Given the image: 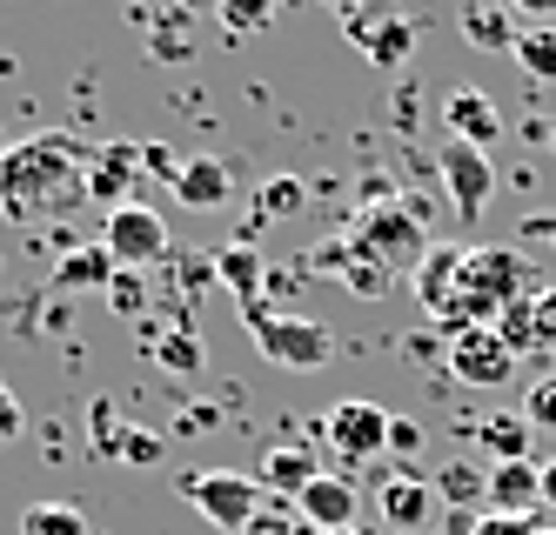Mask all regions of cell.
Returning a JSON list of instances; mask_svg holds the SVG:
<instances>
[{"instance_id":"cell-1","label":"cell","mask_w":556,"mask_h":535,"mask_svg":"<svg viewBox=\"0 0 556 535\" xmlns=\"http://www.w3.org/2000/svg\"><path fill=\"white\" fill-rule=\"evenodd\" d=\"M88 161L94 148L74 135H27L0 154V215L14 228L61 221L88 201Z\"/></svg>"},{"instance_id":"cell-2","label":"cell","mask_w":556,"mask_h":535,"mask_svg":"<svg viewBox=\"0 0 556 535\" xmlns=\"http://www.w3.org/2000/svg\"><path fill=\"white\" fill-rule=\"evenodd\" d=\"M422 221H429V201H369V208H355L342 241L355 255H376L382 268H416L422 262Z\"/></svg>"},{"instance_id":"cell-3","label":"cell","mask_w":556,"mask_h":535,"mask_svg":"<svg viewBox=\"0 0 556 535\" xmlns=\"http://www.w3.org/2000/svg\"><path fill=\"white\" fill-rule=\"evenodd\" d=\"M242 328H249V342L275 361V368H323L336 355V335L323 321H308V315H282V308H268V302H249L242 308Z\"/></svg>"},{"instance_id":"cell-4","label":"cell","mask_w":556,"mask_h":535,"mask_svg":"<svg viewBox=\"0 0 556 535\" xmlns=\"http://www.w3.org/2000/svg\"><path fill=\"white\" fill-rule=\"evenodd\" d=\"M181 502L208 528L242 535L255 522V509L268 502V488H262V475H242V469H194V475H181Z\"/></svg>"},{"instance_id":"cell-5","label":"cell","mask_w":556,"mask_h":535,"mask_svg":"<svg viewBox=\"0 0 556 535\" xmlns=\"http://www.w3.org/2000/svg\"><path fill=\"white\" fill-rule=\"evenodd\" d=\"M389 408L382 402H363V395H349V402H336L323 422H308L315 429V442H329L342 462H369V456H389Z\"/></svg>"},{"instance_id":"cell-6","label":"cell","mask_w":556,"mask_h":535,"mask_svg":"<svg viewBox=\"0 0 556 535\" xmlns=\"http://www.w3.org/2000/svg\"><path fill=\"white\" fill-rule=\"evenodd\" d=\"M101 249L114 255V268H154L168 255V221L141 208V201H128V208H114L108 228H101Z\"/></svg>"},{"instance_id":"cell-7","label":"cell","mask_w":556,"mask_h":535,"mask_svg":"<svg viewBox=\"0 0 556 535\" xmlns=\"http://www.w3.org/2000/svg\"><path fill=\"white\" fill-rule=\"evenodd\" d=\"M342 34H349L376 67H403L409 48H416V21H409V14H395V8H369V0L342 14Z\"/></svg>"},{"instance_id":"cell-8","label":"cell","mask_w":556,"mask_h":535,"mask_svg":"<svg viewBox=\"0 0 556 535\" xmlns=\"http://www.w3.org/2000/svg\"><path fill=\"white\" fill-rule=\"evenodd\" d=\"M435 175H443V194H450V208H456L463 221H476V215L490 208V194H496V161H490L483 148L450 141L443 161H435Z\"/></svg>"},{"instance_id":"cell-9","label":"cell","mask_w":556,"mask_h":535,"mask_svg":"<svg viewBox=\"0 0 556 535\" xmlns=\"http://www.w3.org/2000/svg\"><path fill=\"white\" fill-rule=\"evenodd\" d=\"M450 375L463 388H503L516 375V348L496 335V328H469V335L450 342Z\"/></svg>"},{"instance_id":"cell-10","label":"cell","mask_w":556,"mask_h":535,"mask_svg":"<svg viewBox=\"0 0 556 535\" xmlns=\"http://www.w3.org/2000/svg\"><path fill=\"white\" fill-rule=\"evenodd\" d=\"M463 255L469 249H450V241H429V249H422V262L409 268V288H416L422 315H435V321L450 315V302L463 295Z\"/></svg>"},{"instance_id":"cell-11","label":"cell","mask_w":556,"mask_h":535,"mask_svg":"<svg viewBox=\"0 0 556 535\" xmlns=\"http://www.w3.org/2000/svg\"><path fill=\"white\" fill-rule=\"evenodd\" d=\"M135 181H141V148L135 141L94 148V161H88V201H101V208L114 215V208H128V201H135Z\"/></svg>"},{"instance_id":"cell-12","label":"cell","mask_w":556,"mask_h":535,"mask_svg":"<svg viewBox=\"0 0 556 535\" xmlns=\"http://www.w3.org/2000/svg\"><path fill=\"white\" fill-rule=\"evenodd\" d=\"M295 509H302V522L308 528H355V482L342 475V469H323L302 496H295Z\"/></svg>"},{"instance_id":"cell-13","label":"cell","mask_w":556,"mask_h":535,"mask_svg":"<svg viewBox=\"0 0 556 535\" xmlns=\"http://www.w3.org/2000/svg\"><path fill=\"white\" fill-rule=\"evenodd\" d=\"M429 509H435V488H429L416 469H395V475L382 482V522H389L395 535H422V528H429Z\"/></svg>"},{"instance_id":"cell-14","label":"cell","mask_w":556,"mask_h":535,"mask_svg":"<svg viewBox=\"0 0 556 535\" xmlns=\"http://www.w3.org/2000/svg\"><path fill=\"white\" fill-rule=\"evenodd\" d=\"M228 194H235V161H222V154H194V161H181V181H175V201H181V208L208 215V208H222Z\"/></svg>"},{"instance_id":"cell-15","label":"cell","mask_w":556,"mask_h":535,"mask_svg":"<svg viewBox=\"0 0 556 535\" xmlns=\"http://www.w3.org/2000/svg\"><path fill=\"white\" fill-rule=\"evenodd\" d=\"M443 120H450V135L463 141V148H496V135H503V114H496V101L483 94V88H456L450 101H443Z\"/></svg>"},{"instance_id":"cell-16","label":"cell","mask_w":556,"mask_h":535,"mask_svg":"<svg viewBox=\"0 0 556 535\" xmlns=\"http://www.w3.org/2000/svg\"><path fill=\"white\" fill-rule=\"evenodd\" d=\"M530 509H543V462H503V469H490V515L530 522Z\"/></svg>"},{"instance_id":"cell-17","label":"cell","mask_w":556,"mask_h":535,"mask_svg":"<svg viewBox=\"0 0 556 535\" xmlns=\"http://www.w3.org/2000/svg\"><path fill=\"white\" fill-rule=\"evenodd\" d=\"M463 40L483 54H516V40H523V27H516L509 0H469L463 8Z\"/></svg>"},{"instance_id":"cell-18","label":"cell","mask_w":556,"mask_h":535,"mask_svg":"<svg viewBox=\"0 0 556 535\" xmlns=\"http://www.w3.org/2000/svg\"><path fill=\"white\" fill-rule=\"evenodd\" d=\"M315 475H323V469H315V442L308 448L302 442H275L268 456H262V488H268V496H289L295 502Z\"/></svg>"},{"instance_id":"cell-19","label":"cell","mask_w":556,"mask_h":535,"mask_svg":"<svg viewBox=\"0 0 556 535\" xmlns=\"http://www.w3.org/2000/svg\"><path fill=\"white\" fill-rule=\"evenodd\" d=\"M429 488H435V502H443L450 515H469V509L490 515V475L476 469V462H443Z\"/></svg>"},{"instance_id":"cell-20","label":"cell","mask_w":556,"mask_h":535,"mask_svg":"<svg viewBox=\"0 0 556 535\" xmlns=\"http://www.w3.org/2000/svg\"><path fill=\"white\" fill-rule=\"evenodd\" d=\"M215 281H222L228 295L249 308V302H262V288H268V268H262V255L249 249V241H228V249L215 255Z\"/></svg>"},{"instance_id":"cell-21","label":"cell","mask_w":556,"mask_h":535,"mask_svg":"<svg viewBox=\"0 0 556 535\" xmlns=\"http://www.w3.org/2000/svg\"><path fill=\"white\" fill-rule=\"evenodd\" d=\"M530 416H523V408H516V416H483V422H476V442H483V456L503 469V462H530Z\"/></svg>"},{"instance_id":"cell-22","label":"cell","mask_w":556,"mask_h":535,"mask_svg":"<svg viewBox=\"0 0 556 535\" xmlns=\"http://www.w3.org/2000/svg\"><path fill=\"white\" fill-rule=\"evenodd\" d=\"M308 208V181L302 175H268L255 188V221H295Z\"/></svg>"},{"instance_id":"cell-23","label":"cell","mask_w":556,"mask_h":535,"mask_svg":"<svg viewBox=\"0 0 556 535\" xmlns=\"http://www.w3.org/2000/svg\"><path fill=\"white\" fill-rule=\"evenodd\" d=\"M114 275H122V268H114V255L94 241V249H74L48 281H54V288H101V295H108V281H114Z\"/></svg>"},{"instance_id":"cell-24","label":"cell","mask_w":556,"mask_h":535,"mask_svg":"<svg viewBox=\"0 0 556 535\" xmlns=\"http://www.w3.org/2000/svg\"><path fill=\"white\" fill-rule=\"evenodd\" d=\"M148 54L154 61H188L194 54V14H181V8H162L148 21Z\"/></svg>"},{"instance_id":"cell-25","label":"cell","mask_w":556,"mask_h":535,"mask_svg":"<svg viewBox=\"0 0 556 535\" xmlns=\"http://www.w3.org/2000/svg\"><path fill=\"white\" fill-rule=\"evenodd\" d=\"M342 249H349V241H342ZM336 281L349 288V295H363V302H382L389 288H395V268H382L376 255H355V249H349V262H342Z\"/></svg>"},{"instance_id":"cell-26","label":"cell","mask_w":556,"mask_h":535,"mask_svg":"<svg viewBox=\"0 0 556 535\" xmlns=\"http://www.w3.org/2000/svg\"><path fill=\"white\" fill-rule=\"evenodd\" d=\"M154 361H162L168 375H202V342H194V328L175 321L168 335H154Z\"/></svg>"},{"instance_id":"cell-27","label":"cell","mask_w":556,"mask_h":535,"mask_svg":"<svg viewBox=\"0 0 556 535\" xmlns=\"http://www.w3.org/2000/svg\"><path fill=\"white\" fill-rule=\"evenodd\" d=\"M21 535H88V515L74 502H34L21 509Z\"/></svg>"},{"instance_id":"cell-28","label":"cell","mask_w":556,"mask_h":535,"mask_svg":"<svg viewBox=\"0 0 556 535\" xmlns=\"http://www.w3.org/2000/svg\"><path fill=\"white\" fill-rule=\"evenodd\" d=\"M516 67H523L530 80H556V27H523V40H516Z\"/></svg>"},{"instance_id":"cell-29","label":"cell","mask_w":556,"mask_h":535,"mask_svg":"<svg viewBox=\"0 0 556 535\" xmlns=\"http://www.w3.org/2000/svg\"><path fill=\"white\" fill-rule=\"evenodd\" d=\"M222 34L228 40H249V34H262L268 21H275V0H222Z\"/></svg>"},{"instance_id":"cell-30","label":"cell","mask_w":556,"mask_h":535,"mask_svg":"<svg viewBox=\"0 0 556 535\" xmlns=\"http://www.w3.org/2000/svg\"><path fill=\"white\" fill-rule=\"evenodd\" d=\"M242 535H315V528L302 522V509H295L289 496H268V502L255 509V522H249Z\"/></svg>"},{"instance_id":"cell-31","label":"cell","mask_w":556,"mask_h":535,"mask_svg":"<svg viewBox=\"0 0 556 535\" xmlns=\"http://www.w3.org/2000/svg\"><path fill=\"white\" fill-rule=\"evenodd\" d=\"M496 335H503L516 355L536 348V295H530V302H516V308H503V315H496Z\"/></svg>"},{"instance_id":"cell-32","label":"cell","mask_w":556,"mask_h":535,"mask_svg":"<svg viewBox=\"0 0 556 535\" xmlns=\"http://www.w3.org/2000/svg\"><path fill=\"white\" fill-rule=\"evenodd\" d=\"M122 435H128V422L114 416V402H94V408H88V442H94V456H122Z\"/></svg>"},{"instance_id":"cell-33","label":"cell","mask_w":556,"mask_h":535,"mask_svg":"<svg viewBox=\"0 0 556 535\" xmlns=\"http://www.w3.org/2000/svg\"><path fill=\"white\" fill-rule=\"evenodd\" d=\"M108 308H114V315H128V321L148 308V281H141V268H122V275L108 281Z\"/></svg>"},{"instance_id":"cell-34","label":"cell","mask_w":556,"mask_h":535,"mask_svg":"<svg viewBox=\"0 0 556 535\" xmlns=\"http://www.w3.org/2000/svg\"><path fill=\"white\" fill-rule=\"evenodd\" d=\"M523 416H530V429H556V375H536V382H530Z\"/></svg>"},{"instance_id":"cell-35","label":"cell","mask_w":556,"mask_h":535,"mask_svg":"<svg viewBox=\"0 0 556 535\" xmlns=\"http://www.w3.org/2000/svg\"><path fill=\"white\" fill-rule=\"evenodd\" d=\"M141 175H154V181L175 188V181H181V154H175L168 141H148V148H141Z\"/></svg>"},{"instance_id":"cell-36","label":"cell","mask_w":556,"mask_h":535,"mask_svg":"<svg viewBox=\"0 0 556 535\" xmlns=\"http://www.w3.org/2000/svg\"><path fill=\"white\" fill-rule=\"evenodd\" d=\"M122 462H135V469L162 462V435H154V429H128V435H122Z\"/></svg>"},{"instance_id":"cell-37","label":"cell","mask_w":556,"mask_h":535,"mask_svg":"<svg viewBox=\"0 0 556 535\" xmlns=\"http://www.w3.org/2000/svg\"><path fill=\"white\" fill-rule=\"evenodd\" d=\"M21 435H27V408L14 402V388H8V382H0V448L21 442Z\"/></svg>"},{"instance_id":"cell-38","label":"cell","mask_w":556,"mask_h":535,"mask_svg":"<svg viewBox=\"0 0 556 535\" xmlns=\"http://www.w3.org/2000/svg\"><path fill=\"white\" fill-rule=\"evenodd\" d=\"M536 348L556 355V288H536Z\"/></svg>"},{"instance_id":"cell-39","label":"cell","mask_w":556,"mask_h":535,"mask_svg":"<svg viewBox=\"0 0 556 535\" xmlns=\"http://www.w3.org/2000/svg\"><path fill=\"white\" fill-rule=\"evenodd\" d=\"M416 448H422V422L395 416V422H389V456H416Z\"/></svg>"},{"instance_id":"cell-40","label":"cell","mask_w":556,"mask_h":535,"mask_svg":"<svg viewBox=\"0 0 556 535\" xmlns=\"http://www.w3.org/2000/svg\"><path fill=\"white\" fill-rule=\"evenodd\" d=\"M208 429H222V416H215V408H202V402L175 416V435H208Z\"/></svg>"},{"instance_id":"cell-41","label":"cell","mask_w":556,"mask_h":535,"mask_svg":"<svg viewBox=\"0 0 556 535\" xmlns=\"http://www.w3.org/2000/svg\"><path fill=\"white\" fill-rule=\"evenodd\" d=\"M536 522H509V515H476L469 522V535H530Z\"/></svg>"},{"instance_id":"cell-42","label":"cell","mask_w":556,"mask_h":535,"mask_svg":"<svg viewBox=\"0 0 556 535\" xmlns=\"http://www.w3.org/2000/svg\"><path fill=\"white\" fill-rule=\"evenodd\" d=\"M509 14H530V21L543 27V21L556 14V0H509Z\"/></svg>"},{"instance_id":"cell-43","label":"cell","mask_w":556,"mask_h":535,"mask_svg":"<svg viewBox=\"0 0 556 535\" xmlns=\"http://www.w3.org/2000/svg\"><path fill=\"white\" fill-rule=\"evenodd\" d=\"M543 509H556V456L543 462Z\"/></svg>"},{"instance_id":"cell-44","label":"cell","mask_w":556,"mask_h":535,"mask_svg":"<svg viewBox=\"0 0 556 535\" xmlns=\"http://www.w3.org/2000/svg\"><path fill=\"white\" fill-rule=\"evenodd\" d=\"M523 228H530V234H549V241H556V215H523Z\"/></svg>"},{"instance_id":"cell-45","label":"cell","mask_w":556,"mask_h":535,"mask_svg":"<svg viewBox=\"0 0 556 535\" xmlns=\"http://www.w3.org/2000/svg\"><path fill=\"white\" fill-rule=\"evenodd\" d=\"M181 14H222V0H175Z\"/></svg>"},{"instance_id":"cell-46","label":"cell","mask_w":556,"mask_h":535,"mask_svg":"<svg viewBox=\"0 0 556 535\" xmlns=\"http://www.w3.org/2000/svg\"><path fill=\"white\" fill-rule=\"evenodd\" d=\"M315 8H336V14H349V8H363V0H315Z\"/></svg>"},{"instance_id":"cell-47","label":"cell","mask_w":556,"mask_h":535,"mask_svg":"<svg viewBox=\"0 0 556 535\" xmlns=\"http://www.w3.org/2000/svg\"><path fill=\"white\" fill-rule=\"evenodd\" d=\"M530 535H556V522H536V528H530Z\"/></svg>"},{"instance_id":"cell-48","label":"cell","mask_w":556,"mask_h":535,"mask_svg":"<svg viewBox=\"0 0 556 535\" xmlns=\"http://www.w3.org/2000/svg\"><path fill=\"white\" fill-rule=\"evenodd\" d=\"M315 535H323V528H315ZM329 535H355V528H329Z\"/></svg>"},{"instance_id":"cell-49","label":"cell","mask_w":556,"mask_h":535,"mask_svg":"<svg viewBox=\"0 0 556 535\" xmlns=\"http://www.w3.org/2000/svg\"><path fill=\"white\" fill-rule=\"evenodd\" d=\"M8 148H14V141H8V135H0V154H8Z\"/></svg>"},{"instance_id":"cell-50","label":"cell","mask_w":556,"mask_h":535,"mask_svg":"<svg viewBox=\"0 0 556 535\" xmlns=\"http://www.w3.org/2000/svg\"><path fill=\"white\" fill-rule=\"evenodd\" d=\"M422 535H429V528H422Z\"/></svg>"}]
</instances>
